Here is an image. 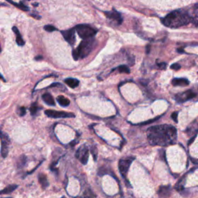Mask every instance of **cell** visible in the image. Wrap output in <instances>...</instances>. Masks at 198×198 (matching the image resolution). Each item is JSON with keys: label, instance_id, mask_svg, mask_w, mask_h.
I'll use <instances>...</instances> for the list:
<instances>
[{"label": "cell", "instance_id": "1", "mask_svg": "<svg viewBox=\"0 0 198 198\" xmlns=\"http://www.w3.org/2000/svg\"><path fill=\"white\" fill-rule=\"evenodd\" d=\"M176 129L172 125H155L148 128L147 137L152 145L167 146L176 143Z\"/></svg>", "mask_w": 198, "mask_h": 198}, {"label": "cell", "instance_id": "2", "mask_svg": "<svg viewBox=\"0 0 198 198\" xmlns=\"http://www.w3.org/2000/svg\"><path fill=\"white\" fill-rule=\"evenodd\" d=\"M193 17L189 15L188 12L179 9L168 14L166 17L162 19V22L167 27L178 28L187 25L189 22H193Z\"/></svg>", "mask_w": 198, "mask_h": 198}, {"label": "cell", "instance_id": "3", "mask_svg": "<svg viewBox=\"0 0 198 198\" xmlns=\"http://www.w3.org/2000/svg\"><path fill=\"white\" fill-rule=\"evenodd\" d=\"M95 43V40L93 39V37L85 39L84 40L82 41L81 43L79 44L78 47L73 50L72 54H73V60H77L80 58H84L85 56H88L89 53L91 52L93 48L94 47Z\"/></svg>", "mask_w": 198, "mask_h": 198}, {"label": "cell", "instance_id": "4", "mask_svg": "<svg viewBox=\"0 0 198 198\" xmlns=\"http://www.w3.org/2000/svg\"><path fill=\"white\" fill-rule=\"evenodd\" d=\"M74 29L77 31L79 36L84 39L94 37L96 33H97V30L94 28L91 27L89 25H86V24L77 25Z\"/></svg>", "mask_w": 198, "mask_h": 198}, {"label": "cell", "instance_id": "5", "mask_svg": "<svg viewBox=\"0 0 198 198\" xmlns=\"http://www.w3.org/2000/svg\"><path fill=\"white\" fill-rule=\"evenodd\" d=\"M45 114L50 118H73L75 114L73 113H68L65 111H53V110H46L45 111Z\"/></svg>", "mask_w": 198, "mask_h": 198}, {"label": "cell", "instance_id": "6", "mask_svg": "<svg viewBox=\"0 0 198 198\" xmlns=\"http://www.w3.org/2000/svg\"><path fill=\"white\" fill-rule=\"evenodd\" d=\"M0 138H1V153L2 157L5 158L9 152V138L8 135L4 132L0 131Z\"/></svg>", "mask_w": 198, "mask_h": 198}, {"label": "cell", "instance_id": "7", "mask_svg": "<svg viewBox=\"0 0 198 198\" xmlns=\"http://www.w3.org/2000/svg\"><path fill=\"white\" fill-rule=\"evenodd\" d=\"M196 96V93L193 91L192 90H187L183 93H179L177 94L175 97H176V101L178 103H183L186 101H189L190 99H193Z\"/></svg>", "mask_w": 198, "mask_h": 198}, {"label": "cell", "instance_id": "8", "mask_svg": "<svg viewBox=\"0 0 198 198\" xmlns=\"http://www.w3.org/2000/svg\"><path fill=\"white\" fill-rule=\"evenodd\" d=\"M88 148L85 145H84L83 146H81L80 148H78V150L76 152V157L80 161L82 164L86 165L88 160Z\"/></svg>", "mask_w": 198, "mask_h": 198}, {"label": "cell", "instance_id": "9", "mask_svg": "<svg viewBox=\"0 0 198 198\" xmlns=\"http://www.w3.org/2000/svg\"><path fill=\"white\" fill-rule=\"evenodd\" d=\"M132 160H133V159L128 158V159H122L119 161L118 168H119V171L123 177L126 178V175L128 173V169H129L131 163L132 162Z\"/></svg>", "mask_w": 198, "mask_h": 198}, {"label": "cell", "instance_id": "10", "mask_svg": "<svg viewBox=\"0 0 198 198\" xmlns=\"http://www.w3.org/2000/svg\"><path fill=\"white\" fill-rule=\"evenodd\" d=\"M61 34L63 35L65 40L67 41L68 43H70L71 46L75 43L76 38H75V29H74V28H72V29H68V30L61 31Z\"/></svg>", "mask_w": 198, "mask_h": 198}, {"label": "cell", "instance_id": "11", "mask_svg": "<svg viewBox=\"0 0 198 198\" xmlns=\"http://www.w3.org/2000/svg\"><path fill=\"white\" fill-rule=\"evenodd\" d=\"M104 14L107 16V18H108L111 20L114 21L118 25H120L122 22L123 19L121 17V14L117 12L115 9H113L112 11H110V12H105Z\"/></svg>", "mask_w": 198, "mask_h": 198}, {"label": "cell", "instance_id": "12", "mask_svg": "<svg viewBox=\"0 0 198 198\" xmlns=\"http://www.w3.org/2000/svg\"><path fill=\"white\" fill-rule=\"evenodd\" d=\"M189 81L186 78H173L172 80V84L173 86H185L189 85Z\"/></svg>", "mask_w": 198, "mask_h": 198}, {"label": "cell", "instance_id": "13", "mask_svg": "<svg viewBox=\"0 0 198 198\" xmlns=\"http://www.w3.org/2000/svg\"><path fill=\"white\" fill-rule=\"evenodd\" d=\"M42 98H43V101H44L46 104H48V105H51V106L55 105L54 99H53V96H52L50 94H49V93H45L44 94H43Z\"/></svg>", "mask_w": 198, "mask_h": 198}, {"label": "cell", "instance_id": "14", "mask_svg": "<svg viewBox=\"0 0 198 198\" xmlns=\"http://www.w3.org/2000/svg\"><path fill=\"white\" fill-rule=\"evenodd\" d=\"M38 179H39V183H40L43 189H46L48 186H49V182L47 180L46 176L43 173H39L38 176Z\"/></svg>", "mask_w": 198, "mask_h": 198}, {"label": "cell", "instance_id": "15", "mask_svg": "<svg viewBox=\"0 0 198 198\" xmlns=\"http://www.w3.org/2000/svg\"><path fill=\"white\" fill-rule=\"evenodd\" d=\"M12 30H13V32H15V35H16V43H17V44L19 45V46H23V45L25 44V41L22 39V36H21L19 29H17V27L13 26V27H12Z\"/></svg>", "mask_w": 198, "mask_h": 198}, {"label": "cell", "instance_id": "16", "mask_svg": "<svg viewBox=\"0 0 198 198\" xmlns=\"http://www.w3.org/2000/svg\"><path fill=\"white\" fill-rule=\"evenodd\" d=\"M158 194L160 196H169L170 195V187L169 186H160Z\"/></svg>", "mask_w": 198, "mask_h": 198}, {"label": "cell", "instance_id": "17", "mask_svg": "<svg viewBox=\"0 0 198 198\" xmlns=\"http://www.w3.org/2000/svg\"><path fill=\"white\" fill-rule=\"evenodd\" d=\"M64 82L68 86H70L71 88H74V87H77L79 85V80L74 78H67L65 79Z\"/></svg>", "mask_w": 198, "mask_h": 198}, {"label": "cell", "instance_id": "18", "mask_svg": "<svg viewBox=\"0 0 198 198\" xmlns=\"http://www.w3.org/2000/svg\"><path fill=\"white\" fill-rule=\"evenodd\" d=\"M18 187L17 185H9V186H6L4 189L2 190H0V195L1 194H9V193H11L12 192H13L16 188Z\"/></svg>", "mask_w": 198, "mask_h": 198}, {"label": "cell", "instance_id": "19", "mask_svg": "<svg viewBox=\"0 0 198 198\" xmlns=\"http://www.w3.org/2000/svg\"><path fill=\"white\" fill-rule=\"evenodd\" d=\"M56 101H57V102H58L60 105L63 106V107H67V106H68L69 104H70V101H69L67 97H65L63 95H60L56 97Z\"/></svg>", "mask_w": 198, "mask_h": 198}, {"label": "cell", "instance_id": "20", "mask_svg": "<svg viewBox=\"0 0 198 198\" xmlns=\"http://www.w3.org/2000/svg\"><path fill=\"white\" fill-rule=\"evenodd\" d=\"M39 109H40V108L38 106L37 103H33V104H32L30 108H29V110H30V113L32 115H35V114H36V113H37V111H39Z\"/></svg>", "mask_w": 198, "mask_h": 198}, {"label": "cell", "instance_id": "21", "mask_svg": "<svg viewBox=\"0 0 198 198\" xmlns=\"http://www.w3.org/2000/svg\"><path fill=\"white\" fill-rule=\"evenodd\" d=\"M117 69H118V70L119 73H130L129 68L127 67L126 65H121V66H119V67H117Z\"/></svg>", "mask_w": 198, "mask_h": 198}, {"label": "cell", "instance_id": "22", "mask_svg": "<svg viewBox=\"0 0 198 198\" xmlns=\"http://www.w3.org/2000/svg\"><path fill=\"white\" fill-rule=\"evenodd\" d=\"M44 29L47 32H53V31L57 30V29L55 28L53 26H52V25H46V26H44Z\"/></svg>", "mask_w": 198, "mask_h": 198}, {"label": "cell", "instance_id": "23", "mask_svg": "<svg viewBox=\"0 0 198 198\" xmlns=\"http://www.w3.org/2000/svg\"><path fill=\"white\" fill-rule=\"evenodd\" d=\"M26 108H24V107H21V108H19V115H20V116H24L26 113Z\"/></svg>", "mask_w": 198, "mask_h": 198}, {"label": "cell", "instance_id": "24", "mask_svg": "<svg viewBox=\"0 0 198 198\" xmlns=\"http://www.w3.org/2000/svg\"><path fill=\"white\" fill-rule=\"evenodd\" d=\"M180 67L181 66L179 64V63H173V64H172L170 66V68L173 69V70H179Z\"/></svg>", "mask_w": 198, "mask_h": 198}, {"label": "cell", "instance_id": "25", "mask_svg": "<svg viewBox=\"0 0 198 198\" xmlns=\"http://www.w3.org/2000/svg\"><path fill=\"white\" fill-rule=\"evenodd\" d=\"M177 116H178V111H175V112H173L172 114V115H171V117H172V118L175 121V122H177Z\"/></svg>", "mask_w": 198, "mask_h": 198}, {"label": "cell", "instance_id": "26", "mask_svg": "<svg viewBox=\"0 0 198 198\" xmlns=\"http://www.w3.org/2000/svg\"><path fill=\"white\" fill-rule=\"evenodd\" d=\"M158 67L161 69H165L166 67V63H164V62H161V63H157Z\"/></svg>", "mask_w": 198, "mask_h": 198}, {"label": "cell", "instance_id": "27", "mask_svg": "<svg viewBox=\"0 0 198 198\" xmlns=\"http://www.w3.org/2000/svg\"><path fill=\"white\" fill-rule=\"evenodd\" d=\"M91 152H92V154L94 155V160H96V154H97V152H96V148L95 147H94L93 148H91Z\"/></svg>", "mask_w": 198, "mask_h": 198}, {"label": "cell", "instance_id": "28", "mask_svg": "<svg viewBox=\"0 0 198 198\" xmlns=\"http://www.w3.org/2000/svg\"><path fill=\"white\" fill-rule=\"evenodd\" d=\"M196 134H195L194 136H193V138H191V139H190V140H189V142H188V145H190V144H191V142H193V140H194L195 138H196Z\"/></svg>", "mask_w": 198, "mask_h": 198}, {"label": "cell", "instance_id": "29", "mask_svg": "<svg viewBox=\"0 0 198 198\" xmlns=\"http://www.w3.org/2000/svg\"><path fill=\"white\" fill-rule=\"evenodd\" d=\"M149 50H150V46H146V53H149Z\"/></svg>", "mask_w": 198, "mask_h": 198}, {"label": "cell", "instance_id": "30", "mask_svg": "<svg viewBox=\"0 0 198 198\" xmlns=\"http://www.w3.org/2000/svg\"><path fill=\"white\" fill-rule=\"evenodd\" d=\"M41 59H43V56H36V58H35V60H41Z\"/></svg>", "mask_w": 198, "mask_h": 198}, {"label": "cell", "instance_id": "31", "mask_svg": "<svg viewBox=\"0 0 198 198\" xmlns=\"http://www.w3.org/2000/svg\"><path fill=\"white\" fill-rule=\"evenodd\" d=\"M177 51L179 52V53H184V51H183V50L182 49V48H180V49H178Z\"/></svg>", "mask_w": 198, "mask_h": 198}, {"label": "cell", "instance_id": "32", "mask_svg": "<svg viewBox=\"0 0 198 198\" xmlns=\"http://www.w3.org/2000/svg\"><path fill=\"white\" fill-rule=\"evenodd\" d=\"M0 79H1V80H3V81H4V82H5V79H4V77H2V75H1V74H0Z\"/></svg>", "mask_w": 198, "mask_h": 198}, {"label": "cell", "instance_id": "33", "mask_svg": "<svg viewBox=\"0 0 198 198\" xmlns=\"http://www.w3.org/2000/svg\"><path fill=\"white\" fill-rule=\"evenodd\" d=\"M2 52V48H1V46H0V53Z\"/></svg>", "mask_w": 198, "mask_h": 198}]
</instances>
